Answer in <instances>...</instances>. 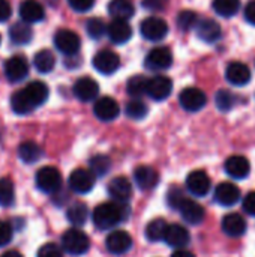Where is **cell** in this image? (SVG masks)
Instances as JSON below:
<instances>
[{
	"instance_id": "7",
	"label": "cell",
	"mask_w": 255,
	"mask_h": 257,
	"mask_svg": "<svg viewBox=\"0 0 255 257\" xmlns=\"http://www.w3.org/2000/svg\"><path fill=\"white\" fill-rule=\"evenodd\" d=\"M179 102L180 105L186 110V111H200L206 102H207V96L206 93L198 89V87H186L180 92L179 95Z\"/></svg>"
},
{
	"instance_id": "42",
	"label": "cell",
	"mask_w": 255,
	"mask_h": 257,
	"mask_svg": "<svg viewBox=\"0 0 255 257\" xmlns=\"http://www.w3.org/2000/svg\"><path fill=\"white\" fill-rule=\"evenodd\" d=\"M183 199H185V194H183V191H182L180 188H177V187L171 188V190L168 191V194H167V202H168V205H170L173 209H177V208L180 206V203L183 202Z\"/></svg>"
},
{
	"instance_id": "19",
	"label": "cell",
	"mask_w": 255,
	"mask_h": 257,
	"mask_svg": "<svg viewBox=\"0 0 255 257\" xmlns=\"http://www.w3.org/2000/svg\"><path fill=\"white\" fill-rule=\"evenodd\" d=\"M108 193L113 197L114 202L119 203H126L132 194V185L129 182L128 178L125 176H117L114 179H111L110 185H108Z\"/></svg>"
},
{
	"instance_id": "22",
	"label": "cell",
	"mask_w": 255,
	"mask_h": 257,
	"mask_svg": "<svg viewBox=\"0 0 255 257\" xmlns=\"http://www.w3.org/2000/svg\"><path fill=\"white\" fill-rule=\"evenodd\" d=\"M224 169H225L228 176H231L234 179H245L251 172V164L245 157L233 155L225 161Z\"/></svg>"
},
{
	"instance_id": "20",
	"label": "cell",
	"mask_w": 255,
	"mask_h": 257,
	"mask_svg": "<svg viewBox=\"0 0 255 257\" xmlns=\"http://www.w3.org/2000/svg\"><path fill=\"white\" fill-rule=\"evenodd\" d=\"M162 241H165L170 247L183 248L185 245L189 244L191 236H189V232L183 226H180V224H168Z\"/></svg>"
},
{
	"instance_id": "25",
	"label": "cell",
	"mask_w": 255,
	"mask_h": 257,
	"mask_svg": "<svg viewBox=\"0 0 255 257\" xmlns=\"http://www.w3.org/2000/svg\"><path fill=\"white\" fill-rule=\"evenodd\" d=\"M20 17L27 24L39 23L44 20L45 11H44V6L38 0H24L20 5Z\"/></svg>"
},
{
	"instance_id": "33",
	"label": "cell",
	"mask_w": 255,
	"mask_h": 257,
	"mask_svg": "<svg viewBox=\"0 0 255 257\" xmlns=\"http://www.w3.org/2000/svg\"><path fill=\"white\" fill-rule=\"evenodd\" d=\"M212 6L218 15H221L224 18H231L239 12L240 0H213Z\"/></svg>"
},
{
	"instance_id": "1",
	"label": "cell",
	"mask_w": 255,
	"mask_h": 257,
	"mask_svg": "<svg viewBox=\"0 0 255 257\" xmlns=\"http://www.w3.org/2000/svg\"><path fill=\"white\" fill-rule=\"evenodd\" d=\"M129 217V206L119 202H105L95 208L93 223L101 230H108Z\"/></svg>"
},
{
	"instance_id": "46",
	"label": "cell",
	"mask_w": 255,
	"mask_h": 257,
	"mask_svg": "<svg viewBox=\"0 0 255 257\" xmlns=\"http://www.w3.org/2000/svg\"><path fill=\"white\" fill-rule=\"evenodd\" d=\"M243 211L248 214V215H252L255 217V191L248 193L245 197H243Z\"/></svg>"
},
{
	"instance_id": "15",
	"label": "cell",
	"mask_w": 255,
	"mask_h": 257,
	"mask_svg": "<svg viewBox=\"0 0 255 257\" xmlns=\"http://www.w3.org/2000/svg\"><path fill=\"white\" fill-rule=\"evenodd\" d=\"M72 92L77 99L83 102H89L98 98L99 93V86L92 77H81L74 83Z\"/></svg>"
},
{
	"instance_id": "17",
	"label": "cell",
	"mask_w": 255,
	"mask_h": 257,
	"mask_svg": "<svg viewBox=\"0 0 255 257\" xmlns=\"http://www.w3.org/2000/svg\"><path fill=\"white\" fill-rule=\"evenodd\" d=\"M177 211L180 212L182 218L189 223V224H200L203 220H204V208L197 203L195 200H191V199H183V202L180 203V206L177 208Z\"/></svg>"
},
{
	"instance_id": "30",
	"label": "cell",
	"mask_w": 255,
	"mask_h": 257,
	"mask_svg": "<svg viewBox=\"0 0 255 257\" xmlns=\"http://www.w3.org/2000/svg\"><path fill=\"white\" fill-rule=\"evenodd\" d=\"M33 66L36 68L38 72H41V74H48V72H51V71L54 69V66H56V57H54V54H53L50 50H47V48L39 50V51L35 54V57H33Z\"/></svg>"
},
{
	"instance_id": "3",
	"label": "cell",
	"mask_w": 255,
	"mask_h": 257,
	"mask_svg": "<svg viewBox=\"0 0 255 257\" xmlns=\"http://www.w3.org/2000/svg\"><path fill=\"white\" fill-rule=\"evenodd\" d=\"M36 185L47 194H54L62 187V173L53 166L41 167L36 173Z\"/></svg>"
},
{
	"instance_id": "5",
	"label": "cell",
	"mask_w": 255,
	"mask_h": 257,
	"mask_svg": "<svg viewBox=\"0 0 255 257\" xmlns=\"http://www.w3.org/2000/svg\"><path fill=\"white\" fill-rule=\"evenodd\" d=\"M140 32L141 36L147 41L152 42H158L161 39H164L168 33V24L158 17H149L146 20L141 21L140 24Z\"/></svg>"
},
{
	"instance_id": "34",
	"label": "cell",
	"mask_w": 255,
	"mask_h": 257,
	"mask_svg": "<svg viewBox=\"0 0 255 257\" xmlns=\"http://www.w3.org/2000/svg\"><path fill=\"white\" fill-rule=\"evenodd\" d=\"M167 223L162 218H156L152 220L147 226H146V238L152 242H158L164 239L165 230H167Z\"/></svg>"
},
{
	"instance_id": "28",
	"label": "cell",
	"mask_w": 255,
	"mask_h": 257,
	"mask_svg": "<svg viewBox=\"0 0 255 257\" xmlns=\"http://www.w3.org/2000/svg\"><path fill=\"white\" fill-rule=\"evenodd\" d=\"M108 14L113 17V20L128 21L134 17L135 8L131 0H111L108 3Z\"/></svg>"
},
{
	"instance_id": "10",
	"label": "cell",
	"mask_w": 255,
	"mask_h": 257,
	"mask_svg": "<svg viewBox=\"0 0 255 257\" xmlns=\"http://www.w3.org/2000/svg\"><path fill=\"white\" fill-rule=\"evenodd\" d=\"M93 66L96 71H99L104 75H110L114 74L119 66H120V57L117 53L111 51V50H102L99 53L95 54L93 57Z\"/></svg>"
},
{
	"instance_id": "14",
	"label": "cell",
	"mask_w": 255,
	"mask_h": 257,
	"mask_svg": "<svg viewBox=\"0 0 255 257\" xmlns=\"http://www.w3.org/2000/svg\"><path fill=\"white\" fill-rule=\"evenodd\" d=\"M95 176L90 170L86 169H77L71 173L69 176V187L74 193L78 194H86L89 191H92L93 185H95Z\"/></svg>"
},
{
	"instance_id": "48",
	"label": "cell",
	"mask_w": 255,
	"mask_h": 257,
	"mask_svg": "<svg viewBox=\"0 0 255 257\" xmlns=\"http://www.w3.org/2000/svg\"><path fill=\"white\" fill-rule=\"evenodd\" d=\"M11 14H12L11 3L8 0H0V23L9 20Z\"/></svg>"
},
{
	"instance_id": "24",
	"label": "cell",
	"mask_w": 255,
	"mask_h": 257,
	"mask_svg": "<svg viewBox=\"0 0 255 257\" xmlns=\"http://www.w3.org/2000/svg\"><path fill=\"white\" fill-rule=\"evenodd\" d=\"M225 78L234 86H245L251 80V69L242 62H231L227 66Z\"/></svg>"
},
{
	"instance_id": "37",
	"label": "cell",
	"mask_w": 255,
	"mask_h": 257,
	"mask_svg": "<svg viewBox=\"0 0 255 257\" xmlns=\"http://www.w3.org/2000/svg\"><path fill=\"white\" fill-rule=\"evenodd\" d=\"M15 199V190L14 184L8 178H0V205L2 206H11Z\"/></svg>"
},
{
	"instance_id": "21",
	"label": "cell",
	"mask_w": 255,
	"mask_h": 257,
	"mask_svg": "<svg viewBox=\"0 0 255 257\" xmlns=\"http://www.w3.org/2000/svg\"><path fill=\"white\" fill-rule=\"evenodd\" d=\"M240 199V190L231 182H222L215 188V200L222 206H233Z\"/></svg>"
},
{
	"instance_id": "44",
	"label": "cell",
	"mask_w": 255,
	"mask_h": 257,
	"mask_svg": "<svg viewBox=\"0 0 255 257\" xmlns=\"http://www.w3.org/2000/svg\"><path fill=\"white\" fill-rule=\"evenodd\" d=\"M14 235L12 226L6 221H0V247H5L11 242Z\"/></svg>"
},
{
	"instance_id": "52",
	"label": "cell",
	"mask_w": 255,
	"mask_h": 257,
	"mask_svg": "<svg viewBox=\"0 0 255 257\" xmlns=\"http://www.w3.org/2000/svg\"><path fill=\"white\" fill-rule=\"evenodd\" d=\"M0 41H2V38H0Z\"/></svg>"
},
{
	"instance_id": "9",
	"label": "cell",
	"mask_w": 255,
	"mask_h": 257,
	"mask_svg": "<svg viewBox=\"0 0 255 257\" xmlns=\"http://www.w3.org/2000/svg\"><path fill=\"white\" fill-rule=\"evenodd\" d=\"M21 93L26 98L27 104L32 107V110H35L48 99L50 90L44 81H30L24 89H21Z\"/></svg>"
},
{
	"instance_id": "39",
	"label": "cell",
	"mask_w": 255,
	"mask_h": 257,
	"mask_svg": "<svg viewBox=\"0 0 255 257\" xmlns=\"http://www.w3.org/2000/svg\"><path fill=\"white\" fill-rule=\"evenodd\" d=\"M107 32L105 23L101 18H90L86 23V33L92 39H101Z\"/></svg>"
},
{
	"instance_id": "43",
	"label": "cell",
	"mask_w": 255,
	"mask_h": 257,
	"mask_svg": "<svg viewBox=\"0 0 255 257\" xmlns=\"http://www.w3.org/2000/svg\"><path fill=\"white\" fill-rule=\"evenodd\" d=\"M36 257H63V254H62V250L56 244H44L38 250Z\"/></svg>"
},
{
	"instance_id": "2",
	"label": "cell",
	"mask_w": 255,
	"mask_h": 257,
	"mask_svg": "<svg viewBox=\"0 0 255 257\" xmlns=\"http://www.w3.org/2000/svg\"><path fill=\"white\" fill-rule=\"evenodd\" d=\"M62 248L72 254V256H81L89 251L90 248V239L89 236L80 230V229H69L62 236Z\"/></svg>"
},
{
	"instance_id": "16",
	"label": "cell",
	"mask_w": 255,
	"mask_h": 257,
	"mask_svg": "<svg viewBox=\"0 0 255 257\" xmlns=\"http://www.w3.org/2000/svg\"><path fill=\"white\" fill-rule=\"evenodd\" d=\"M93 113L99 120L110 122V120H114L120 114V107L116 99L110 96H102L95 102Z\"/></svg>"
},
{
	"instance_id": "6",
	"label": "cell",
	"mask_w": 255,
	"mask_h": 257,
	"mask_svg": "<svg viewBox=\"0 0 255 257\" xmlns=\"http://www.w3.org/2000/svg\"><path fill=\"white\" fill-rule=\"evenodd\" d=\"M173 65V54L167 47H156L149 51L144 66L150 71H164Z\"/></svg>"
},
{
	"instance_id": "11",
	"label": "cell",
	"mask_w": 255,
	"mask_h": 257,
	"mask_svg": "<svg viewBox=\"0 0 255 257\" xmlns=\"http://www.w3.org/2000/svg\"><path fill=\"white\" fill-rule=\"evenodd\" d=\"M171 90H173L171 78L165 75H156L153 78H149L146 95H149L155 101H164L170 96Z\"/></svg>"
},
{
	"instance_id": "26",
	"label": "cell",
	"mask_w": 255,
	"mask_h": 257,
	"mask_svg": "<svg viewBox=\"0 0 255 257\" xmlns=\"http://www.w3.org/2000/svg\"><path fill=\"white\" fill-rule=\"evenodd\" d=\"M107 33L114 44H126L132 38V27L128 21L123 20H113L107 27Z\"/></svg>"
},
{
	"instance_id": "18",
	"label": "cell",
	"mask_w": 255,
	"mask_h": 257,
	"mask_svg": "<svg viewBox=\"0 0 255 257\" xmlns=\"http://www.w3.org/2000/svg\"><path fill=\"white\" fill-rule=\"evenodd\" d=\"M195 27H197L198 38L207 44H213L218 39H221V36H222V29L215 20H210V18L198 20Z\"/></svg>"
},
{
	"instance_id": "36",
	"label": "cell",
	"mask_w": 255,
	"mask_h": 257,
	"mask_svg": "<svg viewBox=\"0 0 255 257\" xmlns=\"http://www.w3.org/2000/svg\"><path fill=\"white\" fill-rule=\"evenodd\" d=\"M147 83H149V78L144 77V75H134L128 80V84H126V90L131 96L134 98H140L143 95H146V90H147Z\"/></svg>"
},
{
	"instance_id": "41",
	"label": "cell",
	"mask_w": 255,
	"mask_h": 257,
	"mask_svg": "<svg viewBox=\"0 0 255 257\" xmlns=\"http://www.w3.org/2000/svg\"><path fill=\"white\" fill-rule=\"evenodd\" d=\"M215 102H216V107L221 110V111H228L234 107V102H236V98L231 92L228 90H219L215 96Z\"/></svg>"
},
{
	"instance_id": "45",
	"label": "cell",
	"mask_w": 255,
	"mask_h": 257,
	"mask_svg": "<svg viewBox=\"0 0 255 257\" xmlns=\"http://www.w3.org/2000/svg\"><path fill=\"white\" fill-rule=\"evenodd\" d=\"M68 5L75 12H87L95 6V0H68Z\"/></svg>"
},
{
	"instance_id": "13",
	"label": "cell",
	"mask_w": 255,
	"mask_h": 257,
	"mask_svg": "<svg viewBox=\"0 0 255 257\" xmlns=\"http://www.w3.org/2000/svg\"><path fill=\"white\" fill-rule=\"evenodd\" d=\"M105 245H107V250L111 254L120 256V254H125L126 251L131 250V247H132V238L125 230H114V232H111L107 236Z\"/></svg>"
},
{
	"instance_id": "47",
	"label": "cell",
	"mask_w": 255,
	"mask_h": 257,
	"mask_svg": "<svg viewBox=\"0 0 255 257\" xmlns=\"http://www.w3.org/2000/svg\"><path fill=\"white\" fill-rule=\"evenodd\" d=\"M167 6V0H143V8L147 11H162Z\"/></svg>"
},
{
	"instance_id": "51",
	"label": "cell",
	"mask_w": 255,
	"mask_h": 257,
	"mask_svg": "<svg viewBox=\"0 0 255 257\" xmlns=\"http://www.w3.org/2000/svg\"><path fill=\"white\" fill-rule=\"evenodd\" d=\"M2 257H23V254H21V253H18V251H15V250H11V251L3 253Z\"/></svg>"
},
{
	"instance_id": "12",
	"label": "cell",
	"mask_w": 255,
	"mask_h": 257,
	"mask_svg": "<svg viewBox=\"0 0 255 257\" xmlns=\"http://www.w3.org/2000/svg\"><path fill=\"white\" fill-rule=\"evenodd\" d=\"M210 178L203 170H194L186 178V188L195 197H204L210 191Z\"/></svg>"
},
{
	"instance_id": "8",
	"label": "cell",
	"mask_w": 255,
	"mask_h": 257,
	"mask_svg": "<svg viewBox=\"0 0 255 257\" xmlns=\"http://www.w3.org/2000/svg\"><path fill=\"white\" fill-rule=\"evenodd\" d=\"M3 72L11 83L23 81L29 74V63L23 56H12L5 62Z\"/></svg>"
},
{
	"instance_id": "35",
	"label": "cell",
	"mask_w": 255,
	"mask_h": 257,
	"mask_svg": "<svg viewBox=\"0 0 255 257\" xmlns=\"http://www.w3.org/2000/svg\"><path fill=\"white\" fill-rule=\"evenodd\" d=\"M110 169H111V160L107 155H95L89 163V170L93 173L95 178L105 176L110 172Z\"/></svg>"
},
{
	"instance_id": "31",
	"label": "cell",
	"mask_w": 255,
	"mask_h": 257,
	"mask_svg": "<svg viewBox=\"0 0 255 257\" xmlns=\"http://www.w3.org/2000/svg\"><path fill=\"white\" fill-rule=\"evenodd\" d=\"M18 157L23 163L33 164L42 157V149L35 142H23L18 148Z\"/></svg>"
},
{
	"instance_id": "49",
	"label": "cell",
	"mask_w": 255,
	"mask_h": 257,
	"mask_svg": "<svg viewBox=\"0 0 255 257\" xmlns=\"http://www.w3.org/2000/svg\"><path fill=\"white\" fill-rule=\"evenodd\" d=\"M245 18L248 23H251L252 26H255V0L249 2L245 8Z\"/></svg>"
},
{
	"instance_id": "23",
	"label": "cell",
	"mask_w": 255,
	"mask_h": 257,
	"mask_svg": "<svg viewBox=\"0 0 255 257\" xmlns=\"http://www.w3.org/2000/svg\"><path fill=\"white\" fill-rule=\"evenodd\" d=\"M134 179L138 188L141 190H152L158 185L159 182V175L158 172L150 167V166H138L134 170Z\"/></svg>"
},
{
	"instance_id": "29",
	"label": "cell",
	"mask_w": 255,
	"mask_h": 257,
	"mask_svg": "<svg viewBox=\"0 0 255 257\" xmlns=\"http://www.w3.org/2000/svg\"><path fill=\"white\" fill-rule=\"evenodd\" d=\"M32 38H33V30L30 24L24 21L14 23L9 27V39L17 45H26L32 41Z\"/></svg>"
},
{
	"instance_id": "50",
	"label": "cell",
	"mask_w": 255,
	"mask_h": 257,
	"mask_svg": "<svg viewBox=\"0 0 255 257\" xmlns=\"http://www.w3.org/2000/svg\"><path fill=\"white\" fill-rule=\"evenodd\" d=\"M171 257H195L191 251H188V250H183V248H179L177 251H174L173 253V256Z\"/></svg>"
},
{
	"instance_id": "4",
	"label": "cell",
	"mask_w": 255,
	"mask_h": 257,
	"mask_svg": "<svg viewBox=\"0 0 255 257\" xmlns=\"http://www.w3.org/2000/svg\"><path fill=\"white\" fill-rule=\"evenodd\" d=\"M54 45L56 48L65 56H74L80 51L81 39L80 36L69 29H60L54 35Z\"/></svg>"
},
{
	"instance_id": "40",
	"label": "cell",
	"mask_w": 255,
	"mask_h": 257,
	"mask_svg": "<svg viewBox=\"0 0 255 257\" xmlns=\"http://www.w3.org/2000/svg\"><path fill=\"white\" fill-rule=\"evenodd\" d=\"M198 20V15L194 11H182L177 15V26L182 30H191L192 27L197 26Z\"/></svg>"
},
{
	"instance_id": "32",
	"label": "cell",
	"mask_w": 255,
	"mask_h": 257,
	"mask_svg": "<svg viewBox=\"0 0 255 257\" xmlns=\"http://www.w3.org/2000/svg\"><path fill=\"white\" fill-rule=\"evenodd\" d=\"M66 218L69 220L71 224H74V227L84 226L89 218V209L84 203H74L68 208Z\"/></svg>"
},
{
	"instance_id": "38",
	"label": "cell",
	"mask_w": 255,
	"mask_h": 257,
	"mask_svg": "<svg viewBox=\"0 0 255 257\" xmlns=\"http://www.w3.org/2000/svg\"><path fill=\"white\" fill-rule=\"evenodd\" d=\"M125 113H126L128 117H131L134 120H140V119L146 117V114H147V105L143 101H140V99H132V101H129L126 104Z\"/></svg>"
},
{
	"instance_id": "27",
	"label": "cell",
	"mask_w": 255,
	"mask_h": 257,
	"mask_svg": "<svg viewBox=\"0 0 255 257\" xmlns=\"http://www.w3.org/2000/svg\"><path fill=\"white\" fill-rule=\"evenodd\" d=\"M222 230L233 238L242 236L246 232V221L239 214H227L222 218Z\"/></svg>"
}]
</instances>
